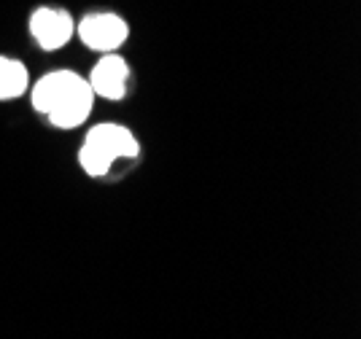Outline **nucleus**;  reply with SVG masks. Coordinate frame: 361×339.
Wrapping results in <instances>:
<instances>
[{
  "label": "nucleus",
  "instance_id": "1",
  "mask_svg": "<svg viewBox=\"0 0 361 339\" xmlns=\"http://www.w3.org/2000/svg\"><path fill=\"white\" fill-rule=\"evenodd\" d=\"M92 97L94 92L90 89V84L71 70L44 75L32 89L35 111L46 113L54 127H65V130L87 121L92 111Z\"/></svg>",
  "mask_w": 361,
  "mask_h": 339
},
{
  "label": "nucleus",
  "instance_id": "2",
  "mask_svg": "<svg viewBox=\"0 0 361 339\" xmlns=\"http://www.w3.org/2000/svg\"><path fill=\"white\" fill-rule=\"evenodd\" d=\"M137 154V140L130 135V130L116 127V124H100L94 127L84 146H81V167L90 175H106L111 164L121 159V156H135Z\"/></svg>",
  "mask_w": 361,
  "mask_h": 339
},
{
  "label": "nucleus",
  "instance_id": "3",
  "mask_svg": "<svg viewBox=\"0 0 361 339\" xmlns=\"http://www.w3.org/2000/svg\"><path fill=\"white\" fill-rule=\"evenodd\" d=\"M81 41L97 51H114L127 41V25L116 14H90L78 25Z\"/></svg>",
  "mask_w": 361,
  "mask_h": 339
},
{
  "label": "nucleus",
  "instance_id": "4",
  "mask_svg": "<svg viewBox=\"0 0 361 339\" xmlns=\"http://www.w3.org/2000/svg\"><path fill=\"white\" fill-rule=\"evenodd\" d=\"M30 32L38 44L51 51L71 41L73 19L68 11H60V8H38L30 19Z\"/></svg>",
  "mask_w": 361,
  "mask_h": 339
},
{
  "label": "nucleus",
  "instance_id": "5",
  "mask_svg": "<svg viewBox=\"0 0 361 339\" xmlns=\"http://www.w3.org/2000/svg\"><path fill=\"white\" fill-rule=\"evenodd\" d=\"M127 75H130L127 62L116 54H108L94 65L90 89L100 97H108V100H121L124 92H127Z\"/></svg>",
  "mask_w": 361,
  "mask_h": 339
},
{
  "label": "nucleus",
  "instance_id": "6",
  "mask_svg": "<svg viewBox=\"0 0 361 339\" xmlns=\"http://www.w3.org/2000/svg\"><path fill=\"white\" fill-rule=\"evenodd\" d=\"M27 89V70L22 62L0 57V100H14Z\"/></svg>",
  "mask_w": 361,
  "mask_h": 339
}]
</instances>
